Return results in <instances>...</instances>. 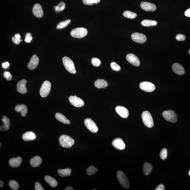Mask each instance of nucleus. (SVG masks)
<instances>
[{
    "label": "nucleus",
    "instance_id": "a18cd8bd",
    "mask_svg": "<svg viewBox=\"0 0 190 190\" xmlns=\"http://www.w3.org/2000/svg\"><path fill=\"white\" fill-rule=\"evenodd\" d=\"M165 189V187L163 184L159 185L156 188L155 190H164Z\"/></svg>",
    "mask_w": 190,
    "mask_h": 190
},
{
    "label": "nucleus",
    "instance_id": "bb28decb",
    "mask_svg": "<svg viewBox=\"0 0 190 190\" xmlns=\"http://www.w3.org/2000/svg\"><path fill=\"white\" fill-rule=\"evenodd\" d=\"M45 180L47 183L52 187H55L58 185L57 182L55 179L49 176H45Z\"/></svg>",
    "mask_w": 190,
    "mask_h": 190
},
{
    "label": "nucleus",
    "instance_id": "8fccbe9b",
    "mask_svg": "<svg viewBox=\"0 0 190 190\" xmlns=\"http://www.w3.org/2000/svg\"><path fill=\"white\" fill-rule=\"evenodd\" d=\"M15 37L18 38V39H21V36L19 34H17L15 35Z\"/></svg>",
    "mask_w": 190,
    "mask_h": 190
},
{
    "label": "nucleus",
    "instance_id": "f8f14e48",
    "mask_svg": "<svg viewBox=\"0 0 190 190\" xmlns=\"http://www.w3.org/2000/svg\"><path fill=\"white\" fill-rule=\"evenodd\" d=\"M126 59L130 63L135 66L138 67L140 65L139 58L133 54H128L126 56Z\"/></svg>",
    "mask_w": 190,
    "mask_h": 190
},
{
    "label": "nucleus",
    "instance_id": "c9c22d12",
    "mask_svg": "<svg viewBox=\"0 0 190 190\" xmlns=\"http://www.w3.org/2000/svg\"><path fill=\"white\" fill-rule=\"evenodd\" d=\"M101 0H83V3L86 5H91L93 4H97L101 1Z\"/></svg>",
    "mask_w": 190,
    "mask_h": 190
},
{
    "label": "nucleus",
    "instance_id": "09e8293b",
    "mask_svg": "<svg viewBox=\"0 0 190 190\" xmlns=\"http://www.w3.org/2000/svg\"><path fill=\"white\" fill-rule=\"evenodd\" d=\"M65 190H74L73 188L71 186H69L66 188L65 189Z\"/></svg>",
    "mask_w": 190,
    "mask_h": 190
},
{
    "label": "nucleus",
    "instance_id": "58836bf2",
    "mask_svg": "<svg viewBox=\"0 0 190 190\" xmlns=\"http://www.w3.org/2000/svg\"><path fill=\"white\" fill-rule=\"evenodd\" d=\"M111 67L113 70L116 71H119L121 69V67L115 62H112L111 64Z\"/></svg>",
    "mask_w": 190,
    "mask_h": 190
},
{
    "label": "nucleus",
    "instance_id": "412c9836",
    "mask_svg": "<svg viewBox=\"0 0 190 190\" xmlns=\"http://www.w3.org/2000/svg\"><path fill=\"white\" fill-rule=\"evenodd\" d=\"M1 120L3 121V124L0 127L1 131H5L8 130L9 129L10 126L9 119L5 116H3Z\"/></svg>",
    "mask_w": 190,
    "mask_h": 190
},
{
    "label": "nucleus",
    "instance_id": "de8ad7c7",
    "mask_svg": "<svg viewBox=\"0 0 190 190\" xmlns=\"http://www.w3.org/2000/svg\"><path fill=\"white\" fill-rule=\"evenodd\" d=\"M185 15L188 17H190V8L185 11Z\"/></svg>",
    "mask_w": 190,
    "mask_h": 190
},
{
    "label": "nucleus",
    "instance_id": "20e7f679",
    "mask_svg": "<svg viewBox=\"0 0 190 190\" xmlns=\"http://www.w3.org/2000/svg\"><path fill=\"white\" fill-rule=\"evenodd\" d=\"M117 177L119 183L125 189H128L130 187L129 182L125 174L119 171L117 173Z\"/></svg>",
    "mask_w": 190,
    "mask_h": 190
},
{
    "label": "nucleus",
    "instance_id": "c85d7f7f",
    "mask_svg": "<svg viewBox=\"0 0 190 190\" xmlns=\"http://www.w3.org/2000/svg\"><path fill=\"white\" fill-rule=\"evenodd\" d=\"M153 166L151 164L145 163L143 166V173L145 175H148L151 173Z\"/></svg>",
    "mask_w": 190,
    "mask_h": 190
},
{
    "label": "nucleus",
    "instance_id": "b1692460",
    "mask_svg": "<svg viewBox=\"0 0 190 190\" xmlns=\"http://www.w3.org/2000/svg\"><path fill=\"white\" fill-rule=\"evenodd\" d=\"M42 162L41 158L38 156H36L31 159L30 161L31 165L34 167H37L40 165Z\"/></svg>",
    "mask_w": 190,
    "mask_h": 190
},
{
    "label": "nucleus",
    "instance_id": "ea45409f",
    "mask_svg": "<svg viewBox=\"0 0 190 190\" xmlns=\"http://www.w3.org/2000/svg\"><path fill=\"white\" fill-rule=\"evenodd\" d=\"M176 39L178 41H183L186 39V37L183 34H179L176 36Z\"/></svg>",
    "mask_w": 190,
    "mask_h": 190
},
{
    "label": "nucleus",
    "instance_id": "a19ab883",
    "mask_svg": "<svg viewBox=\"0 0 190 190\" xmlns=\"http://www.w3.org/2000/svg\"><path fill=\"white\" fill-rule=\"evenodd\" d=\"M4 76L7 80L10 81L12 79V75L8 72H5L4 73Z\"/></svg>",
    "mask_w": 190,
    "mask_h": 190
},
{
    "label": "nucleus",
    "instance_id": "864d4df0",
    "mask_svg": "<svg viewBox=\"0 0 190 190\" xmlns=\"http://www.w3.org/2000/svg\"><path fill=\"white\" fill-rule=\"evenodd\" d=\"M189 175L190 176V171H189Z\"/></svg>",
    "mask_w": 190,
    "mask_h": 190
},
{
    "label": "nucleus",
    "instance_id": "1a4fd4ad",
    "mask_svg": "<svg viewBox=\"0 0 190 190\" xmlns=\"http://www.w3.org/2000/svg\"><path fill=\"white\" fill-rule=\"evenodd\" d=\"M139 87L142 90L148 92H153L156 89L155 86L153 83L148 81L142 82L140 83Z\"/></svg>",
    "mask_w": 190,
    "mask_h": 190
},
{
    "label": "nucleus",
    "instance_id": "603ef678",
    "mask_svg": "<svg viewBox=\"0 0 190 190\" xmlns=\"http://www.w3.org/2000/svg\"><path fill=\"white\" fill-rule=\"evenodd\" d=\"M189 54L190 55V49L189 50Z\"/></svg>",
    "mask_w": 190,
    "mask_h": 190
},
{
    "label": "nucleus",
    "instance_id": "6ab92c4d",
    "mask_svg": "<svg viewBox=\"0 0 190 190\" xmlns=\"http://www.w3.org/2000/svg\"><path fill=\"white\" fill-rule=\"evenodd\" d=\"M172 69L174 72L178 75H183L185 73L184 68L179 63H174L172 65Z\"/></svg>",
    "mask_w": 190,
    "mask_h": 190
},
{
    "label": "nucleus",
    "instance_id": "dca6fc26",
    "mask_svg": "<svg viewBox=\"0 0 190 190\" xmlns=\"http://www.w3.org/2000/svg\"><path fill=\"white\" fill-rule=\"evenodd\" d=\"M39 58L36 55H34L28 64V67L31 70H34L37 67L39 64Z\"/></svg>",
    "mask_w": 190,
    "mask_h": 190
},
{
    "label": "nucleus",
    "instance_id": "9d476101",
    "mask_svg": "<svg viewBox=\"0 0 190 190\" xmlns=\"http://www.w3.org/2000/svg\"><path fill=\"white\" fill-rule=\"evenodd\" d=\"M131 37L134 41L139 44L145 43L147 41L146 36L143 34L134 33L132 34Z\"/></svg>",
    "mask_w": 190,
    "mask_h": 190
},
{
    "label": "nucleus",
    "instance_id": "0eeeda50",
    "mask_svg": "<svg viewBox=\"0 0 190 190\" xmlns=\"http://www.w3.org/2000/svg\"><path fill=\"white\" fill-rule=\"evenodd\" d=\"M51 88V84L50 82L45 81L42 85L40 89V94L42 97L45 98L48 95Z\"/></svg>",
    "mask_w": 190,
    "mask_h": 190
},
{
    "label": "nucleus",
    "instance_id": "f03ea898",
    "mask_svg": "<svg viewBox=\"0 0 190 190\" xmlns=\"http://www.w3.org/2000/svg\"><path fill=\"white\" fill-rule=\"evenodd\" d=\"M142 118L143 123L148 127L151 128L154 125L153 118L149 111H144L142 114Z\"/></svg>",
    "mask_w": 190,
    "mask_h": 190
},
{
    "label": "nucleus",
    "instance_id": "423d86ee",
    "mask_svg": "<svg viewBox=\"0 0 190 190\" xmlns=\"http://www.w3.org/2000/svg\"><path fill=\"white\" fill-rule=\"evenodd\" d=\"M162 115L166 121L171 122L175 123L177 121V115L174 111L168 110L164 111Z\"/></svg>",
    "mask_w": 190,
    "mask_h": 190
},
{
    "label": "nucleus",
    "instance_id": "4468645a",
    "mask_svg": "<svg viewBox=\"0 0 190 190\" xmlns=\"http://www.w3.org/2000/svg\"><path fill=\"white\" fill-rule=\"evenodd\" d=\"M141 7L144 10L148 11H153L156 9V6L153 4L148 2H142L141 4Z\"/></svg>",
    "mask_w": 190,
    "mask_h": 190
},
{
    "label": "nucleus",
    "instance_id": "e433bc0d",
    "mask_svg": "<svg viewBox=\"0 0 190 190\" xmlns=\"http://www.w3.org/2000/svg\"><path fill=\"white\" fill-rule=\"evenodd\" d=\"M91 62L92 64L95 67H99L101 64V61L97 58H93L92 59Z\"/></svg>",
    "mask_w": 190,
    "mask_h": 190
},
{
    "label": "nucleus",
    "instance_id": "7c9ffc66",
    "mask_svg": "<svg viewBox=\"0 0 190 190\" xmlns=\"http://www.w3.org/2000/svg\"><path fill=\"white\" fill-rule=\"evenodd\" d=\"M65 4L63 1L60 2L57 6H54V10L56 13H58L59 12L63 10L65 7Z\"/></svg>",
    "mask_w": 190,
    "mask_h": 190
},
{
    "label": "nucleus",
    "instance_id": "c756f323",
    "mask_svg": "<svg viewBox=\"0 0 190 190\" xmlns=\"http://www.w3.org/2000/svg\"><path fill=\"white\" fill-rule=\"evenodd\" d=\"M141 24L145 27L154 26L157 25V22L155 21L145 19L142 21Z\"/></svg>",
    "mask_w": 190,
    "mask_h": 190
},
{
    "label": "nucleus",
    "instance_id": "37998d69",
    "mask_svg": "<svg viewBox=\"0 0 190 190\" xmlns=\"http://www.w3.org/2000/svg\"><path fill=\"white\" fill-rule=\"evenodd\" d=\"M35 189L36 190H44L45 189H44V188L42 186L41 184L39 182H36L35 183Z\"/></svg>",
    "mask_w": 190,
    "mask_h": 190
},
{
    "label": "nucleus",
    "instance_id": "39448f33",
    "mask_svg": "<svg viewBox=\"0 0 190 190\" xmlns=\"http://www.w3.org/2000/svg\"><path fill=\"white\" fill-rule=\"evenodd\" d=\"M87 34V30L84 28H77L73 30L71 33V35L72 37L78 39H81L85 37Z\"/></svg>",
    "mask_w": 190,
    "mask_h": 190
},
{
    "label": "nucleus",
    "instance_id": "4be33fe9",
    "mask_svg": "<svg viewBox=\"0 0 190 190\" xmlns=\"http://www.w3.org/2000/svg\"><path fill=\"white\" fill-rule=\"evenodd\" d=\"M15 110L16 111L20 113L22 117H25L27 115L28 109L27 106L25 105H17L15 107Z\"/></svg>",
    "mask_w": 190,
    "mask_h": 190
},
{
    "label": "nucleus",
    "instance_id": "a211bd4d",
    "mask_svg": "<svg viewBox=\"0 0 190 190\" xmlns=\"http://www.w3.org/2000/svg\"><path fill=\"white\" fill-rule=\"evenodd\" d=\"M115 111L118 115L123 118H127L129 115V112L125 107L118 106L115 108Z\"/></svg>",
    "mask_w": 190,
    "mask_h": 190
},
{
    "label": "nucleus",
    "instance_id": "3c124183",
    "mask_svg": "<svg viewBox=\"0 0 190 190\" xmlns=\"http://www.w3.org/2000/svg\"><path fill=\"white\" fill-rule=\"evenodd\" d=\"M4 185V182L1 180V181H0V187H3V186Z\"/></svg>",
    "mask_w": 190,
    "mask_h": 190
},
{
    "label": "nucleus",
    "instance_id": "f3484780",
    "mask_svg": "<svg viewBox=\"0 0 190 190\" xmlns=\"http://www.w3.org/2000/svg\"><path fill=\"white\" fill-rule=\"evenodd\" d=\"M33 12L36 17L41 18L43 16V12L41 6L39 4H36L34 5Z\"/></svg>",
    "mask_w": 190,
    "mask_h": 190
},
{
    "label": "nucleus",
    "instance_id": "473e14b6",
    "mask_svg": "<svg viewBox=\"0 0 190 190\" xmlns=\"http://www.w3.org/2000/svg\"><path fill=\"white\" fill-rule=\"evenodd\" d=\"M123 15L125 17L132 19H135L137 16V14L129 11H126L124 12Z\"/></svg>",
    "mask_w": 190,
    "mask_h": 190
},
{
    "label": "nucleus",
    "instance_id": "5701e85b",
    "mask_svg": "<svg viewBox=\"0 0 190 190\" xmlns=\"http://www.w3.org/2000/svg\"><path fill=\"white\" fill-rule=\"evenodd\" d=\"M22 139L26 141H33L36 139V135L33 132H27L23 135Z\"/></svg>",
    "mask_w": 190,
    "mask_h": 190
},
{
    "label": "nucleus",
    "instance_id": "f257e3e1",
    "mask_svg": "<svg viewBox=\"0 0 190 190\" xmlns=\"http://www.w3.org/2000/svg\"><path fill=\"white\" fill-rule=\"evenodd\" d=\"M59 141L60 145L65 148H71L75 143V140L72 138L65 135H62L60 137Z\"/></svg>",
    "mask_w": 190,
    "mask_h": 190
},
{
    "label": "nucleus",
    "instance_id": "a878e982",
    "mask_svg": "<svg viewBox=\"0 0 190 190\" xmlns=\"http://www.w3.org/2000/svg\"><path fill=\"white\" fill-rule=\"evenodd\" d=\"M108 85L107 82L103 79H98L96 81L95 83V85L96 87L98 89H102L107 87Z\"/></svg>",
    "mask_w": 190,
    "mask_h": 190
},
{
    "label": "nucleus",
    "instance_id": "4c0bfd02",
    "mask_svg": "<svg viewBox=\"0 0 190 190\" xmlns=\"http://www.w3.org/2000/svg\"><path fill=\"white\" fill-rule=\"evenodd\" d=\"M160 156L162 160H165L167 157V150L166 149H163L162 150L160 153Z\"/></svg>",
    "mask_w": 190,
    "mask_h": 190
},
{
    "label": "nucleus",
    "instance_id": "72a5a7b5",
    "mask_svg": "<svg viewBox=\"0 0 190 190\" xmlns=\"http://www.w3.org/2000/svg\"><path fill=\"white\" fill-rule=\"evenodd\" d=\"M71 22L70 20L68 19L67 20L61 22L58 24L57 27V29H60L66 27L71 23Z\"/></svg>",
    "mask_w": 190,
    "mask_h": 190
},
{
    "label": "nucleus",
    "instance_id": "2eb2a0df",
    "mask_svg": "<svg viewBox=\"0 0 190 190\" xmlns=\"http://www.w3.org/2000/svg\"><path fill=\"white\" fill-rule=\"evenodd\" d=\"M27 81L25 79L19 81L17 86V90L19 92L22 94H25L27 92V89L26 87Z\"/></svg>",
    "mask_w": 190,
    "mask_h": 190
},
{
    "label": "nucleus",
    "instance_id": "c03bdc74",
    "mask_svg": "<svg viewBox=\"0 0 190 190\" xmlns=\"http://www.w3.org/2000/svg\"><path fill=\"white\" fill-rule=\"evenodd\" d=\"M12 41H13L14 43L17 44V45L19 44L22 41L21 39H18V38L15 37H12Z\"/></svg>",
    "mask_w": 190,
    "mask_h": 190
},
{
    "label": "nucleus",
    "instance_id": "79ce46f5",
    "mask_svg": "<svg viewBox=\"0 0 190 190\" xmlns=\"http://www.w3.org/2000/svg\"><path fill=\"white\" fill-rule=\"evenodd\" d=\"M33 38L32 37L31 34L30 33H28L25 35V41L27 43H30L32 39Z\"/></svg>",
    "mask_w": 190,
    "mask_h": 190
},
{
    "label": "nucleus",
    "instance_id": "2f4dec72",
    "mask_svg": "<svg viewBox=\"0 0 190 190\" xmlns=\"http://www.w3.org/2000/svg\"><path fill=\"white\" fill-rule=\"evenodd\" d=\"M98 169L96 167L94 166L93 165L90 166L88 168L86 173L89 176L93 175L95 174L98 171Z\"/></svg>",
    "mask_w": 190,
    "mask_h": 190
},
{
    "label": "nucleus",
    "instance_id": "49530a36",
    "mask_svg": "<svg viewBox=\"0 0 190 190\" xmlns=\"http://www.w3.org/2000/svg\"><path fill=\"white\" fill-rule=\"evenodd\" d=\"M10 65L9 63L8 62H5V63H3L2 64V66L4 69H7V68L9 67Z\"/></svg>",
    "mask_w": 190,
    "mask_h": 190
},
{
    "label": "nucleus",
    "instance_id": "aec40b11",
    "mask_svg": "<svg viewBox=\"0 0 190 190\" xmlns=\"http://www.w3.org/2000/svg\"><path fill=\"white\" fill-rule=\"evenodd\" d=\"M22 161V159L20 157L13 158L9 160V164L12 167H18L20 166Z\"/></svg>",
    "mask_w": 190,
    "mask_h": 190
},
{
    "label": "nucleus",
    "instance_id": "393cba45",
    "mask_svg": "<svg viewBox=\"0 0 190 190\" xmlns=\"http://www.w3.org/2000/svg\"><path fill=\"white\" fill-rule=\"evenodd\" d=\"M55 117L58 121L61 122L66 124H69L71 123L70 121L61 113H56Z\"/></svg>",
    "mask_w": 190,
    "mask_h": 190
},
{
    "label": "nucleus",
    "instance_id": "5fc2aeb1",
    "mask_svg": "<svg viewBox=\"0 0 190 190\" xmlns=\"http://www.w3.org/2000/svg\"></svg>",
    "mask_w": 190,
    "mask_h": 190
},
{
    "label": "nucleus",
    "instance_id": "7ed1b4c3",
    "mask_svg": "<svg viewBox=\"0 0 190 190\" xmlns=\"http://www.w3.org/2000/svg\"><path fill=\"white\" fill-rule=\"evenodd\" d=\"M63 61L66 69L69 73L73 74L76 73L75 64L72 60L65 57L63 58Z\"/></svg>",
    "mask_w": 190,
    "mask_h": 190
},
{
    "label": "nucleus",
    "instance_id": "9b49d317",
    "mask_svg": "<svg viewBox=\"0 0 190 190\" xmlns=\"http://www.w3.org/2000/svg\"><path fill=\"white\" fill-rule=\"evenodd\" d=\"M70 102L75 107H83L84 105V102L80 98L75 96H71L69 98Z\"/></svg>",
    "mask_w": 190,
    "mask_h": 190
},
{
    "label": "nucleus",
    "instance_id": "f704fd0d",
    "mask_svg": "<svg viewBox=\"0 0 190 190\" xmlns=\"http://www.w3.org/2000/svg\"><path fill=\"white\" fill-rule=\"evenodd\" d=\"M9 185L11 189L13 190H17L19 189V188H20L19 183L17 181L14 180H12L10 181Z\"/></svg>",
    "mask_w": 190,
    "mask_h": 190
},
{
    "label": "nucleus",
    "instance_id": "ddd939ff",
    "mask_svg": "<svg viewBox=\"0 0 190 190\" xmlns=\"http://www.w3.org/2000/svg\"><path fill=\"white\" fill-rule=\"evenodd\" d=\"M112 145L115 148L119 150H123L125 148V145L123 140L121 138H116L112 142Z\"/></svg>",
    "mask_w": 190,
    "mask_h": 190
},
{
    "label": "nucleus",
    "instance_id": "6e6552de",
    "mask_svg": "<svg viewBox=\"0 0 190 190\" xmlns=\"http://www.w3.org/2000/svg\"><path fill=\"white\" fill-rule=\"evenodd\" d=\"M84 123L86 127L92 133H96L98 131V128L92 120L87 118L85 120Z\"/></svg>",
    "mask_w": 190,
    "mask_h": 190
},
{
    "label": "nucleus",
    "instance_id": "cd10ccee",
    "mask_svg": "<svg viewBox=\"0 0 190 190\" xmlns=\"http://www.w3.org/2000/svg\"><path fill=\"white\" fill-rule=\"evenodd\" d=\"M72 171L71 169L66 168L59 169L58 171V173L59 176L62 177H69L71 175Z\"/></svg>",
    "mask_w": 190,
    "mask_h": 190
}]
</instances>
